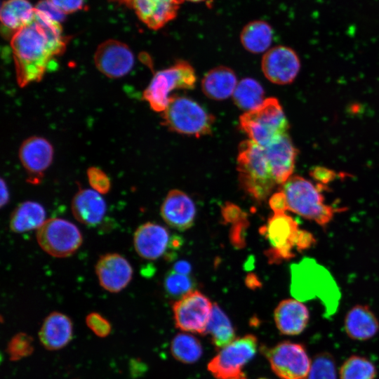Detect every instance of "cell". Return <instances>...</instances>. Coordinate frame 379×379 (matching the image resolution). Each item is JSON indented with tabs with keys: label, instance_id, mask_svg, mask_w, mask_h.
Instances as JSON below:
<instances>
[{
	"label": "cell",
	"instance_id": "9a60e30c",
	"mask_svg": "<svg viewBox=\"0 0 379 379\" xmlns=\"http://www.w3.org/2000/svg\"><path fill=\"white\" fill-rule=\"evenodd\" d=\"M95 273L104 289L111 293H118L131 281L133 269L124 257L112 253L100 256L95 265Z\"/></svg>",
	"mask_w": 379,
	"mask_h": 379
},
{
	"label": "cell",
	"instance_id": "74e56055",
	"mask_svg": "<svg viewBox=\"0 0 379 379\" xmlns=\"http://www.w3.org/2000/svg\"><path fill=\"white\" fill-rule=\"evenodd\" d=\"M35 9L54 21L61 22L65 18V14L58 9L47 0H41L35 6Z\"/></svg>",
	"mask_w": 379,
	"mask_h": 379
},
{
	"label": "cell",
	"instance_id": "bcb514c9",
	"mask_svg": "<svg viewBox=\"0 0 379 379\" xmlns=\"http://www.w3.org/2000/svg\"><path fill=\"white\" fill-rule=\"evenodd\" d=\"M246 284L248 286L254 288L255 286H258L259 282L256 277L253 274H250L247 277Z\"/></svg>",
	"mask_w": 379,
	"mask_h": 379
},
{
	"label": "cell",
	"instance_id": "83f0119b",
	"mask_svg": "<svg viewBox=\"0 0 379 379\" xmlns=\"http://www.w3.org/2000/svg\"><path fill=\"white\" fill-rule=\"evenodd\" d=\"M206 334L211 336L213 345L218 350L236 339L235 331L230 319L216 303L213 304Z\"/></svg>",
	"mask_w": 379,
	"mask_h": 379
},
{
	"label": "cell",
	"instance_id": "44dd1931",
	"mask_svg": "<svg viewBox=\"0 0 379 379\" xmlns=\"http://www.w3.org/2000/svg\"><path fill=\"white\" fill-rule=\"evenodd\" d=\"M72 335L71 319L58 312H53L46 317L39 332L41 343L48 350L63 348L71 341Z\"/></svg>",
	"mask_w": 379,
	"mask_h": 379
},
{
	"label": "cell",
	"instance_id": "52a82bcc",
	"mask_svg": "<svg viewBox=\"0 0 379 379\" xmlns=\"http://www.w3.org/2000/svg\"><path fill=\"white\" fill-rule=\"evenodd\" d=\"M257 348L255 335L237 338L220 350L209 361L208 370L216 379H246L243 368L253 358Z\"/></svg>",
	"mask_w": 379,
	"mask_h": 379
},
{
	"label": "cell",
	"instance_id": "7a4b0ae2",
	"mask_svg": "<svg viewBox=\"0 0 379 379\" xmlns=\"http://www.w3.org/2000/svg\"><path fill=\"white\" fill-rule=\"evenodd\" d=\"M237 169L243 190L258 201L265 200L277 185L264 148L251 140L239 145Z\"/></svg>",
	"mask_w": 379,
	"mask_h": 379
},
{
	"label": "cell",
	"instance_id": "5bb4252c",
	"mask_svg": "<svg viewBox=\"0 0 379 379\" xmlns=\"http://www.w3.org/2000/svg\"><path fill=\"white\" fill-rule=\"evenodd\" d=\"M20 161L27 171L29 181L40 182L44 171L50 166L53 158V147L44 138L32 136L27 138L19 149Z\"/></svg>",
	"mask_w": 379,
	"mask_h": 379
},
{
	"label": "cell",
	"instance_id": "d6a6232c",
	"mask_svg": "<svg viewBox=\"0 0 379 379\" xmlns=\"http://www.w3.org/2000/svg\"><path fill=\"white\" fill-rule=\"evenodd\" d=\"M195 283L189 275L179 274L172 270L167 273L164 287L168 295L173 298H182L192 291Z\"/></svg>",
	"mask_w": 379,
	"mask_h": 379
},
{
	"label": "cell",
	"instance_id": "30bf717a",
	"mask_svg": "<svg viewBox=\"0 0 379 379\" xmlns=\"http://www.w3.org/2000/svg\"><path fill=\"white\" fill-rule=\"evenodd\" d=\"M298 222L286 213H274L260 233L267 239L271 248L265 252L270 263H279L295 257V239L299 230Z\"/></svg>",
	"mask_w": 379,
	"mask_h": 379
},
{
	"label": "cell",
	"instance_id": "8992f818",
	"mask_svg": "<svg viewBox=\"0 0 379 379\" xmlns=\"http://www.w3.org/2000/svg\"><path fill=\"white\" fill-rule=\"evenodd\" d=\"M196 81L197 76L192 66L188 62L180 60L154 75L143 92V98L153 110L162 112L168 104L170 93L176 89H192Z\"/></svg>",
	"mask_w": 379,
	"mask_h": 379
},
{
	"label": "cell",
	"instance_id": "836d02e7",
	"mask_svg": "<svg viewBox=\"0 0 379 379\" xmlns=\"http://www.w3.org/2000/svg\"><path fill=\"white\" fill-rule=\"evenodd\" d=\"M33 350L32 338L23 333L13 336L7 346V353L12 361L28 357Z\"/></svg>",
	"mask_w": 379,
	"mask_h": 379
},
{
	"label": "cell",
	"instance_id": "277c9868",
	"mask_svg": "<svg viewBox=\"0 0 379 379\" xmlns=\"http://www.w3.org/2000/svg\"><path fill=\"white\" fill-rule=\"evenodd\" d=\"M239 126L249 140L265 147L288 133L289 125L279 100L265 98L257 107L239 117Z\"/></svg>",
	"mask_w": 379,
	"mask_h": 379
},
{
	"label": "cell",
	"instance_id": "7bdbcfd3",
	"mask_svg": "<svg viewBox=\"0 0 379 379\" xmlns=\"http://www.w3.org/2000/svg\"><path fill=\"white\" fill-rule=\"evenodd\" d=\"M311 175L314 177L315 180H318L322 184L328 183V182L332 180L335 176V174L333 171L321 167H317L314 168V170L311 173Z\"/></svg>",
	"mask_w": 379,
	"mask_h": 379
},
{
	"label": "cell",
	"instance_id": "681fc988",
	"mask_svg": "<svg viewBox=\"0 0 379 379\" xmlns=\"http://www.w3.org/2000/svg\"><path fill=\"white\" fill-rule=\"evenodd\" d=\"M259 379H267V378H259Z\"/></svg>",
	"mask_w": 379,
	"mask_h": 379
},
{
	"label": "cell",
	"instance_id": "9c48e42d",
	"mask_svg": "<svg viewBox=\"0 0 379 379\" xmlns=\"http://www.w3.org/2000/svg\"><path fill=\"white\" fill-rule=\"evenodd\" d=\"M262 351L281 379H307L312 361L302 345L283 341L271 348L263 347Z\"/></svg>",
	"mask_w": 379,
	"mask_h": 379
},
{
	"label": "cell",
	"instance_id": "6da1fadb",
	"mask_svg": "<svg viewBox=\"0 0 379 379\" xmlns=\"http://www.w3.org/2000/svg\"><path fill=\"white\" fill-rule=\"evenodd\" d=\"M67 42L60 23L35 9L32 21L11 36L18 85L25 87L39 81L51 62L63 53Z\"/></svg>",
	"mask_w": 379,
	"mask_h": 379
},
{
	"label": "cell",
	"instance_id": "d6986e66",
	"mask_svg": "<svg viewBox=\"0 0 379 379\" xmlns=\"http://www.w3.org/2000/svg\"><path fill=\"white\" fill-rule=\"evenodd\" d=\"M170 240L169 233L165 227L149 222L137 228L134 233L133 244L140 257L155 260L166 252Z\"/></svg>",
	"mask_w": 379,
	"mask_h": 379
},
{
	"label": "cell",
	"instance_id": "ab89813d",
	"mask_svg": "<svg viewBox=\"0 0 379 379\" xmlns=\"http://www.w3.org/2000/svg\"><path fill=\"white\" fill-rule=\"evenodd\" d=\"M222 215L225 222H237L242 218L247 217L237 206L227 203L222 208Z\"/></svg>",
	"mask_w": 379,
	"mask_h": 379
},
{
	"label": "cell",
	"instance_id": "d590c367",
	"mask_svg": "<svg viewBox=\"0 0 379 379\" xmlns=\"http://www.w3.org/2000/svg\"><path fill=\"white\" fill-rule=\"evenodd\" d=\"M88 327L98 337L107 336L112 330L110 323L97 312L90 313L86 318Z\"/></svg>",
	"mask_w": 379,
	"mask_h": 379
},
{
	"label": "cell",
	"instance_id": "c3c4849f",
	"mask_svg": "<svg viewBox=\"0 0 379 379\" xmlns=\"http://www.w3.org/2000/svg\"><path fill=\"white\" fill-rule=\"evenodd\" d=\"M185 1H190V2H194V3H199V2H201V1H203L204 0H185Z\"/></svg>",
	"mask_w": 379,
	"mask_h": 379
},
{
	"label": "cell",
	"instance_id": "f35d334b",
	"mask_svg": "<svg viewBox=\"0 0 379 379\" xmlns=\"http://www.w3.org/2000/svg\"><path fill=\"white\" fill-rule=\"evenodd\" d=\"M66 14L80 11L84 7V0H47Z\"/></svg>",
	"mask_w": 379,
	"mask_h": 379
},
{
	"label": "cell",
	"instance_id": "e575fe53",
	"mask_svg": "<svg viewBox=\"0 0 379 379\" xmlns=\"http://www.w3.org/2000/svg\"><path fill=\"white\" fill-rule=\"evenodd\" d=\"M87 178L91 187L99 194H107L111 188V181L107 175L95 166L87 170Z\"/></svg>",
	"mask_w": 379,
	"mask_h": 379
},
{
	"label": "cell",
	"instance_id": "e0dca14e",
	"mask_svg": "<svg viewBox=\"0 0 379 379\" xmlns=\"http://www.w3.org/2000/svg\"><path fill=\"white\" fill-rule=\"evenodd\" d=\"M161 215L169 226L184 231L192 226L196 208L192 199L186 193L179 190H172L163 201Z\"/></svg>",
	"mask_w": 379,
	"mask_h": 379
},
{
	"label": "cell",
	"instance_id": "8d00e7d4",
	"mask_svg": "<svg viewBox=\"0 0 379 379\" xmlns=\"http://www.w3.org/2000/svg\"><path fill=\"white\" fill-rule=\"evenodd\" d=\"M247 217L233 223L230 231V240L234 246L242 248L245 245V232L248 227Z\"/></svg>",
	"mask_w": 379,
	"mask_h": 379
},
{
	"label": "cell",
	"instance_id": "f546056e",
	"mask_svg": "<svg viewBox=\"0 0 379 379\" xmlns=\"http://www.w3.org/2000/svg\"><path fill=\"white\" fill-rule=\"evenodd\" d=\"M171 352L175 359L185 364L197 361L203 350L199 340L189 333H178L171 341Z\"/></svg>",
	"mask_w": 379,
	"mask_h": 379
},
{
	"label": "cell",
	"instance_id": "b9f144b4",
	"mask_svg": "<svg viewBox=\"0 0 379 379\" xmlns=\"http://www.w3.org/2000/svg\"><path fill=\"white\" fill-rule=\"evenodd\" d=\"M269 204L274 213H285L288 210L285 195L281 190L271 196Z\"/></svg>",
	"mask_w": 379,
	"mask_h": 379
},
{
	"label": "cell",
	"instance_id": "484cf974",
	"mask_svg": "<svg viewBox=\"0 0 379 379\" xmlns=\"http://www.w3.org/2000/svg\"><path fill=\"white\" fill-rule=\"evenodd\" d=\"M46 211L40 204L26 201L19 204L11 213L10 229L15 233H22L39 229L46 221Z\"/></svg>",
	"mask_w": 379,
	"mask_h": 379
},
{
	"label": "cell",
	"instance_id": "ffe728a7",
	"mask_svg": "<svg viewBox=\"0 0 379 379\" xmlns=\"http://www.w3.org/2000/svg\"><path fill=\"white\" fill-rule=\"evenodd\" d=\"M274 319L281 334L297 335L307 327L310 321V311L301 301L286 299L275 308Z\"/></svg>",
	"mask_w": 379,
	"mask_h": 379
},
{
	"label": "cell",
	"instance_id": "ee69618b",
	"mask_svg": "<svg viewBox=\"0 0 379 379\" xmlns=\"http://www.w3.org/2000/svg\"><path fill=\"white\" fill-rule=\"evenodd\" d=\"M173 270L179 274L189 275L191 272L192 267L188 262L180 260L174 264Z\"/></svg>",
	"mask_w": 379,
	"mask_h": 379
},
{
	"label": "cell",
	"instance_id": "d4e9b609",
	"mask_svg": "<svg viewBox=\"0 0 379 379\" xmlns=\"http://www.w3.org/2000/svg\"><path fill=\"white\" fill-rule=\"evenodd\" d=\"M34 7L28 0H6L1 7L0 18L6 34L12 36L32 21Z\"/></svg>",
	"mask_w": 379,
	"mask_h": 379
},
{
	"label": "cell",
	"instance_id": "f6af8a7d",
	"mask_svg": "<svg viewBox=\"0 0 379 379\" xmlns=\"http://www.w3.org/2000/svg\"><path fill=\"white\" fill-rule=\"evenodd\" d=\"M9 201V192L6 182L1 179V207L6 206Z\"/></svg>",
	"mask_w": 379,
	"mask_h": 379
},
{
	"label": "cell",
	"instance_id": "60d3db41",
	"mask_svg": "<svg viewBox=\"0 0 379 379\" xmlns=\"http://www.w3.org/2000/svg\"><path fill=\"white\" fill-rule=\"evenodd\" d=\"M315 243L314 235L304 230L299 229L295 239V248L298 251L307 250Z\"/></svg>",
	"mask_w": 379,
	"mask_h": 379
},
{
	"label": "cell",
	"instance_id": "2e32d148",
	"mask_svg": "<svg viewBox=\"0 0 379 379\" xmlns=\"http://www.w3.org/2000/svg\"><path fill=\"white\" fill-rule=\"evenodd\" d=\"M263 148L277 184L282 185L292 176L298 155L297 149L288 133Z\"/></svg>",
	"mask_w": 379,
	"mask_h": 379
},
{
	"label": "cell",
	"instance_id": "ba28073f",
	"mask_svg": "<svg viewBox=\"0 0 379 379\" xmlns=\"http://www.w3.org/2000/svg\"><path fill=\"white\" fill-rule=\"evenodd\" d=\"M36 240L40 247L55 258L72 255L81 245L82 234L78 227L62 218H50L37 230Z\"/></svg>",
	"mask_w": 379,
	"mask_h": 379
},
{
	"label": "cell",
	"instance_id": "4316f807",
	"mask_svg": "<svg viewBox=\"0 0 379 379\" xmlns=\"http://www.w3.org/2000/svg\"><path fill=\"white\" fill-rule=\"evenodd\" d=\"M273 39L270 25L261 20H253L242 29L240 40L243 47L252 53H261L269 50Z\"/></svg>",
	"mask_w": 379,
	"mask_h": 379
},
{
	"label": "cell",
	"instance_id": "603a6c76",
	"mask_svg": "<svg viewBox=\"0 0 379 379\" xmlns=\"http://www.w3.org/2000/svg\"><path fill=\"white\" fill-rule=\"evenodd\" d=\"M344 328L350 338L361 341L367 340L378 332L379 321L367 305H357L346 314Z\"/></svg>",
	"mask_w": 379,
	"mask_h": 379
},
{
	"label": "cell",
	"instance_id": "cb8c5ba5",
	"mask_svg": "<svg viewBox=\"0 0 379 379\" xmlns=\"http://www.w3.org/2000/svg\"><path fill=\"white\" fill-rule=\"evenodd\" d=\"M237 84V76L232 69L218 66L204 75L201 89L208 98L222 100L232 95Z\"/></svg>",
	"mask_w": 379,
	"mask_h": 379
},
{
	"label": "cell",
	"instance_id": "4fadbf2b",
	"mask_svg": "<svg viewBox=\"0 0 379 379\" xmlns=\"http://www.w3.org/2000/svg\"><path fill=\"white\" fill-rule=\"evenodd\" d=\"M261 67L270 81L286 85L296 78L300 69V61L295 51L290 47L277 46L263 55Z\"/></svg>",
	"mask_w": 379,
	"mask_h": 379
},
{
	"label": "cell",
	"instance_id": "1f68e13d",
	"mask_svg": "<svg viewBox=\"0 0 379 379\" xmlns=\"http://www.w3.org/2000/svg\"><path fill=\"white\" fill-rule=\"evenodd\" d=\"M335 362L331 354L322 352L312 361L307 379H337Z\"/></svg>",
	"mask_w": 379,
	"mask_h": 379
},
{
	"label": "cell",
	"instance_id": "7c38bea8",
	"mask_svg": "<svg viewBox=\"0 0 379 379\" xmlns=\"http://www.w3.org/2000/svg\"><path fill=\"white\" fill-rule=\"evenodd\" d=\"M94 62L102 74L117 79L126 75L132 69L135 58L126 44L115 39H108L98 46Z\"/></svg>",
	"mask_w": 379,
	"mask_h": 379
},
{
	"label": "cell",
	"instance_id": "f1b7e54d",
	"mask_svg": "<svg viewBox=\"0 0 379 379\" xmlns=\"http://www.w3.org/2000/svg\"><path fill=\"white\" fill-rule=\"evenodd\" d=\"M264 95V89L258 81L244 78L237 84L232 98L239 109L248 112L259 106L265 100Z\"/></svg>",
	"mask_w": 379,
	"mask_h": 379
},
{
	"label": "cell",
	"instance_id": "4dcf8cb0",
	"mask_svg": "<svg viewBox=\"0 0 379 379\" xmlns=\"http://www.w3.org/2000/svg\"><path fill=\"white\" fill-rule=\"evenodd\" d=\"M375 365L366 357L352 355L347 358L339 370L340 379H375Z\"/></svg>",
	"mask_w": 379,
	"mask_h": 379
},
{
	"label": "cell",
	"instance_id": "7dc6e473",
	"mask_svg": "<svg viewBox=\"0 0 379 379\" xmlns=\"http://www.w3.org/2000/svg\"><path fill=\"white\" fill-rule=\"evenodd\" d=\"M114 2L118 3L119 4L125 5L130 8L131 0H112Z\"/></svg>",
	"mask_w": 379,
	"mask_h": 379
},
{
	"label": "cell",
	"instance_id": "5b68a950",
	"mask_svg": "<svg viewBox=\"0 0 379 379\" xmlns=\"http://www.w3.org/2000/svg\"><path fill=\"white\" fill-rule=\"evenodd\" d=\"M163 125L170 131L200 137L212 133L214 117L187 97L171 95L162 112Z\"/></svg>",
	"mask_w": 379,
	"mask_h": 379
},
{
	"label": "cell",
	"instance_id": "7402d4cb",
	"mask_svg": "<svg viewBox=\"0 0 379 379\" xmlns=\"http://www.w3.org/2000/svg\"><path fill=\"white\" fill-rule=\"evenodd\" d=\"M72 212L77 220L87 226L99 224L106 213V203L93 190L80 189L72 201Z\"/></svg>",
	"mask_w": 379,
	"mask_h": 379
},
{
	"label": "cell",
	"instance_id": "8fae6325",
	"mask_svg": "<svg viewBox=\"0 0 379 379\" xmlns=\"http://www.w3.org/2000/svg\"><path fill=\"white\" fill-rule=\"evenodd\" d=\"M212 308L213 304L206 296L192 291L173 305L175 326L185 332L204 335Z\"/></svg>",
	"mask_w": 379,
	"mask_h": 379
},
{
	"label": "cell",
	"instance_id": "3957f363",
	"mask_svg": "<svg viewBox=\"0 0 379 379\" xmlns=\"http://www.w3.org/2000/svg\"><path fill=\"white\" fill-rule=\"evenodd\" d=\"M320 185H314L299 175L290 177L280 189L284 194L288 210L324 227L333 218L335 208L324 202Z\"/></svg>",
	"mask_w": 379,
	"mask_h": 379
},
{
	"label": "cell",
	"instance_id": "ac0fdd59",
	"mask_svg": "<svg viewBox=\"0 0 379 379\" xmlns=\"http://www.w3.org/2000/svg\"><path fill=\"white\" fill-rule=\"evenodd\" d=\"M183 0H131L138 18L149 29L157 30L177 15Z\"/></svg>",
	"mask_w": 379,
	"mask_h": 379
}]
</instances>
